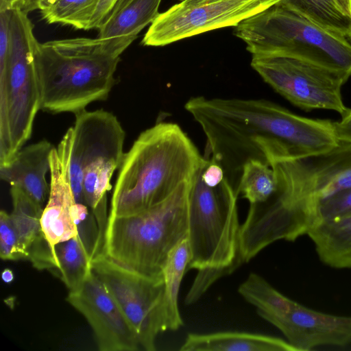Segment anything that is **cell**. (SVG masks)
<instances>
[{
	"label": "cell",
	"instance_id": "1",
	"mask_svg": "<svg viewBox=\"0 0 351 351\" xmlns=\"http://www.w3.org/2000/svg\"><path fill=\"white\" fill-rule=\"evenodd\" d=\"M184 108L205 135L206 157L223 168L236 193L251 160L268 165L274 160H306L339 144L333 121L302 117L266 99L197 96Z\"/></svg>",
	"mask_w": 351,
	"mask_h": 351
},
{
	"label": "cell",
	"instance_id": "2",
	"mask_svg": "<svg viewBox=\"0 0 351 351\" xmlns=\"http://www.w3.org/2000/svg\"><path fill=\"white\" fill-rule=\"evenodd\" d=\"M136 38L125 36L36 40L33 63L40 110L75 114L93 102L106 100L117 82L121 56Z\"/></svg>",
	"mask_w": 351,
	"mask_h": 351
},
{
	"label": "cell",
	"instance_id": "3",
	"mask_svg": "<svg viewBox=\"0 0 351 351\" xmlns=\"http://www.w3.org/2000/svg\"><path fill=\"white\" fill-rule=\"evenodd\" d=\"M205 159L178 124L146 129L124 154L108 216L135 215L162 203L191 180Z\"/></svg>",
	"mask_w": 351,
	"mask_h": 351
},
{
	"label": "cell",
	"instance_id": "4",
	"mask_svg": "<svg viewBox=\"0 0 351 351\" xmlns=\"http://www.w3.org/2000/svg\"><path fill=\"white\" fill-rule=\"evenodd\" d=\"M75 117L74 125L58 148L66 156L75 202L90 208L104 239L108 218L107 193L125 154V132L117 117L103 109L84 110Z\"/></svg>",
	"mask_w": 351,
	"mask_h": 351
},
{
	"label": "cell",
	"instance_id": "5",
	"mask_svg": "<svg viewBox=\"0 0 351 351\" xmlns=\"http://www.w3.org/2000/svg\"><path fill=\"white\" fill-rule=\"evenodd\" d=\"M277 189L265 202L250 204L241 225L239 251L247 263L270 244L293 241L317 220L319 198L308 159L274 160L269 162Z\"/></svg>",
	"mask_w": 351,
	"mask_h": 351
},
{
	"label": "cell",
	"instance_id": "6",
	"mask_svg": "<svg viewBox=\"0 0 351 351\" xmlns=\"http://www.w3.org/2000/svg\"><path fill=\"white\" fill-rule=\"evenodd\" d=\"M189 182L147 210L108 216L101 252L140 274L162 277L171 251L187 237Z\"/></svg>",
	"mask_w": 351,
	"mask_h": 351
},
{
	"label": "cell",
	"instance_id": "7",
	"mask_svg": "<svg viewBox=\"0 0 351 351\" xmlns=\"http://www.w3.org/2000/svg\"><path fill=\"white\" fill-rule=\"evenodd\" d=\"M234 33L252 56L300 59L351 76L348 38L311 23L280 2L239 23Z\"/></svg>",
	"mask_w": 351,
	"mask_h": 351
},
{
	"label": "cell",
	"instance_id": "8",
	"mask_svg": "<svg viewBox=\"0 0 351 351\" xmlns=\"http://www.w3.org/2000/svg\"><path fill=\"white\" fill-rule=\"evenodd\" d=\"M202 166L188 188V269H226L231 274L243 263L238 195L226 178L216 186L208 185L202 177Z\"/></svg>",
	"mask_w": 351,
	"mask_h": 351
},
{
	"label": "cell",
	"instance_id": "9",
	"mask_svg": "<svg viewBox=\"0 0 351 351\" xmlns=\"http://www.w3.org/2000/svg\"><path fill=\"white\" fill-rule=\"evenodd\" d=\"M27 14L11 10L8 65L0 73V165L9 161L30 138L40 110L33 63L37 40Z\"/></svg>",
	"mask_w": 351,
	"mask_h": 351
},
{
	"label": "cell",
	"instance_id": "10",
	"mask_svg": "<svg viewBox=\"0 0 351 351\" xmlns=\"http://www.w3.org/2000/svg\"><path fill=\"white\" fill-rule=\"evenodd\" d=\"M238 291L263 319L282 332L295 351L343 346L351 342V317L306 307L282 294L256 273L249 274Z\"/></svg>",
	"mask_w": 351,
	"mask_h": 351
},
{
	"label": "cell",
	"instance_id": "11",
	"mask_svg": "<svg viewBox=\"0 0 351 351\" xmlns=\"http://www.w3.org/2000/svg\"><path fill=\"white\" fill-rule=\"evenodd\" d=\"M93 270L134 328L141 347L147 351L155 350L157 335L167 330L163 278L140 274L103 252L93 258Z\"/></svg>",
	"mask_w": 351,
	"mask_h": 351
},
{
	"label": "cell",
	"instance_id": "12",
	"mask_svg": "<svg viewBox=\"0 0 351 351\" xmlns=\"http://www.w3.org/2000/svg\"><path fill=\"white\" fill-rule=\"evenodd\" d=\"M250 64L265 83L300 109L332 110L341 115L348 108L341 95L350 77L346 74L286 57L252 56Z\"/></svg>",
	"mask_w": 351,
	"mask_h": 351
},
{
	"label": "cell",
	"instance_id": "13",
	"mask_svg": "<svg viewBox=\"0 0 351 351\" xmlns=\"http://www.w3.org/2000/svg\"><path fill=\"white\" fill-rule=\"evenodd\" d=\"M281 0H219L191 7L176 4L150 24L142 44L161 47L227 27H235Z\"/></svg>",
	"mask_w": 351,
	"mask_h": 351
},
{
	"label": "cell",
	"instance_id": "14",
	"mask_svg": "<svg viewBox=\"0 0 351 351\" xmlns=\"http://www.w3.org/2000/svg\"><path fill=\"white\" fill-rule=\"evenodd\" d=\"M66 301L91 326L101 351H136L140 343L131 324L101 280L93 272Z\"/></svg>",
	"mask_w": 351,
	"mask_h": 351
},
{
	"label": "cell",
	"instance_id": "15",
	"mask_svg": "<svg viewBox=\"0 0 351 351\" xmlns=\"http://www.w3.org/2000/svg\"><path fill=\"white\" fill-rule=\"evenodd\" d=\"M49 172V194L40 224L44 238L53 247L75 237L78 232L73 217L76 202L70 183L67 158L60 149L54 147L51 151Z\"/></svg>",
	"mask_w": 351,
	"mask_h": 351
},
{
	"label": "cell",
	"instance_id": "16",
	"mask_svg": "<svg viewBox=\"0 0 351 351\" xmlns=\"http://www.w3.org/2000/svg\"><path fill=\"white\" fill-rule=\"evenodd\" d=\"M54 147L46 139L22 147L6 163L0 165V178L21 189L41 207L48 199L50 155Z\"/></svg>",
	"mask_w": 351,
	"mask_h": 351
},
{
	"label": "cell",
	"instance_id": "17",
	"mask_svg": "<svg viewBox=\"0 0 351 351\" xmlns=\"http://www.w3.org/2000/svg\"><path fill=\"white\" fill-rule=\"evenodd\" d=\"M182 351H295L280 338L246 332L226 331L208 334L190 333Z\"/></svg>",
	"mask_w": 351,
	"mask_h": 351
},
{
	"label": "cell",
	"instance_id": "18",
	"mask_svg": "<svg viewBox=\"0 0 351 351\" xmlns=\"http://www.w3.org/2000/svg\"><path fill=\"white\" fill-rule=\"evenodd\" d=\"M307 234L322 263L333 268L351 269V215L318 220Z\"/></svg>",
	"mask_w": 351,
	"mask_h": 351
},
{
	"label": "cell",
	"instance_id": "19",
	"mask_svg": "<svg viewBox=\"0 0 351 351\" xmlns=\"http://www.w3.org/2000/svg\"><path fill=\"white\" fill-rule=\"evenodd\" d=\"M94 256L78 235L50 246L46 269L58 276L70 290L80 287L93 272Z\"/></svg>",
	"mask_w": 351,
	"mask_h": 351
},
{
	"label": "cell",
	"instance_id": "20",
	"mask_svg": "<svg viewBox=\"0 0 351 351\" xmlns=\"http://www.w3.org/2000/svg\"><path fill=\"white\" fill-rule=\"evenodd\" d=\"M308 160L320 201L351 187V145L339 142L331 151Z\"/></svg>",
	"mask_w": 351,
	"mask_h": 351
},
{
	"label": "cell",
	"instance_id": "21",
	"mask_svg": "<svg viewBox=\"0 0 351 351\" xmlns=\"http://www.w3.org/2000/svg\"><path fill=\"white\" fill-rule=\"evenodd\" d=\"M189 261L190 250L186 237L171 251L162 271L167 330H176L183 326L178 308V295Z\"/></svg>",
	"mask_w": 351,
	"mask_h": 351
},
{
	"label": "cell",
	"instance_id": "22",
	"mask_svg": "<svg viewBox=\"0 0 351 351\" xmlns=\"http://www.w3.org/2000/svg\"><path fill=\"white\" fill-rule=\"evenodd\" d=\"M161 1L132 0L98 29V37L138 36V33L152 24L160 14L158 9Z\"/></svg>",
	"mask_w": 351,
	"mask_h": 351
},
{
	"label": "cell",
	"instance_id": "23",
	"mask_svg": "<svg viewBox=\"0 0 351 351\" xmlns=\"http://www.w3.org/2000/svg\"><path fill=\"white\" fill-rule=\"evenodd\" d=\"M280 3L328 31L348 37L351 30V17L338 0H281Z\"/></svg>",
	"mask_w": 351,
	"mask_h": 351
},
{
	"label": "cell",
	"instance_id": "24",
	"mask_svg": "<svg viewBox=\"0 0 351 351\" xmlns=\"http://www.w3.org/2000/svg\"><path fill=\"white\" fill-rule=\"evenodd\" d=\"M10 194L13 207L10 216L28 253L32 245L43 234L40 219L44 208L18 187L11 186Z\"/></svg>",
	"mask_w": 351,
	"mask_h": 351
},
{
	"label": "cell",
	"instance_id": "25",
	"mask_svg": "<svg viewBox=\"0 0 351 351\" xmlns=\"http://www.w3.org/2000/svg\"><path fill=\"white\" fill-rule=\"evenodd\" d=\"M277 189V178L272 167L260 160L246 162L241 171L237 195L250 204H257L268 199Z\"/></svg>",
	"mask_w": 351,
	"mask_h": 351
},
{
	"label": "cell",
	"instance_id": "26",
	"mask_svg": "<svg viewBox=\"0 0 351 351\" xmlns=\"http://www.w3.org/2000/svg\"><path fill=\"white\" fill-rule=\"evenodd\" d=\"M99 0H55L40 10L49 24L69 25L88 30Z\"/></svg>",
	"mask_w": 351,
	"mask_h": 351
},
{
	"label": "cell",
	"instance_id": "27",
	"mask_svg": "<svg viewBox=\"0 0 351 351\" xmlns=\"http://www.w3.org/2000/svg\"><path fill=\"white\" fill-rule=\"evenodd\" d=\"M0 256L4 261L28 259L10 214L5 210L0 213Z\"/></svg>",
	"mask_w": 351,
	"mask_h": 351
},
{
	"label": "cell",
	"instance_id": "28",
	"mask_svg": "<svg viewBox=\"0 0 351 351\" xmlns=\"http://www.w3.org/2000/svg\"><path fill=\"white\" fill-rule=\"evenodd\" d=\"M351 215V187L319 202L317 220H328Z\"/></svg>",
	"mask_w": 351,
	"mask_h": 351
},
{
	"label": "cell",
	"instance_id": "29",
	"mask_svg": "<svg viewBox=\"0 0 351 351\" xmlns=\"http://www.w3.org/2000/svg\"><path fill=\"white\" fill-rule=\"evenodd\" d=\"M119 0H99L88 26V29H99L107 20Z\"/></svg>",
	"mask_w": 351,
	"mask_h": 351
},
{
	"label": "cell",
	"instance_id": "30",
	"mask_svg": "<svg viewBox=\"0 0 351 351\" xmlns=\"http://www.w3.org/2000/svg\"><path fill=\"white\" fill-rule=\"evenodd\" d=\"M341 117L339 121L334 122L336 135L339 142L351 145V109L347 108Z\"/></svg>",
	"mask_w": 351,
	"mask_h": 351
},
{
	"label": "cell",
	"instance_id": "31",
	"mask_svg": "<svg viewBox=\"0 0 351 351\" xmlns=\"http://www.w3.org/2000/svg\"><path fill=\"white\" fill-rule=\"evenodd\" d=\"M29 0H0V12L21 10L26 12Z\"/></svg>",
	"mask_w": 351,
	"mask_h": 351
},
{
	"label": "cell",
	"instance_id": "32",
	"mask_svg": "<svg viewBox=\"0 0 351 351\" xmlns=\"http://www.w3.org/2000/svg\"><path fill=\"white\" fill-rule=\"evenodd\" d=\"M216 1L219 0H183L180 3H178V5L180 7H191Z\"/></svg>",
	"mask_w": 351,
	"mask_h": 351
},
{
	"label": "cell",
	"instance_id": "33",
	"mask_svg": "<svg viewBox=\"0 0 351 351\" xmlns=\"http://www.w3.org/2000/svg\"><path fill=\"white\" fill-rule=\"evenodd\" d=\"M132 0H119L115 4L114 8L110 13L107 20L114 16L116 13L121 10L123 8H125L130 2ZM106 20V21H107Z\"/></svg>",
	"mask_w": 351,
	"mask_h": 351
},
{
	"label": "cell",
	"instance_id": "34",
	"mask_svg": "<svg viewBox=\"0 0 351 351\" xmlns=\"http://www.w3.org/2000/svg\"><path fill=\"white\" fill-rule=\"evenodd\" d=\"M1 278L4 282L10 283L14 280V275L10 269L6 268L2 271Z\"/></svg>",
	"mask_w": 351,
	"mask_h": 351
},
{
	"label": "cell",
	"instance_id": "35",
	"mask_svg": "<svg viewBox=\"0 0 351 351\" xmlns=\"http://www.w3.org/2000/svg\"><path fill=\"white\" fill-rule=\"evenodd\" d=\"M343 11L351 17V0H338Z\"/></svg>",
	"mask_w": 351,
	"mask_h": 351
},
{
	"label": "cell",
	"instance_id": "36",
	"mask_svg": "<svg viewBox=\"0 0 351 351\" xmlns=\"http://www.w3.org/2000/svg\"><path fill=\"white\" fill-rule=\"evenodd\" d=\"M42 0H29L26 12H28L32 10H38V4Z\"/></svg>",
	"mask_w": 351,
	"mask_h": 351
},
{
	"label": "cell",
	"instance_id": "37",
	"mask_svg": "<svg viewBox=\"0 0 351 351\" xmlns=\"http://www.w3.org/2000/svg\"><path fill=\"white\" fill-rule=\"evenodd\" d=\"M53 1L55 0H42L38 4V10H40V9L52 3Z\"/></svg>",
	"mask_w": 351,
	"mask_h": 351
},
{
	"label": "cell",
	"instance_id": "38",
	"mask_svg": "<svg viewBox=\"0 0 351 351\" xmlns=\"http://www.w3.org/2000/svg\"><path fill=\"white\" fill-rule=\"evenodd\" d=\"M347 38H348V40L350 41V43L351 44V30H350V33H349V34H348Z\"/></svg>",
	"mask_w": 351,
	"mask_h": 351
},
{
	"label": "cell",
	"instance_id": "39",
	"mask_svg": "<svg viewBox=\"0 0 351 351\" xmlns=\"http://www.w3.org/2000/svg\"><path fill=\"white\" fill-rule=\"evenodd\" d=\"M181 1H183V0H181Z\"/></svg>",
	"mask_w": 351,
	"mask_h": 351
}]
</instances>
